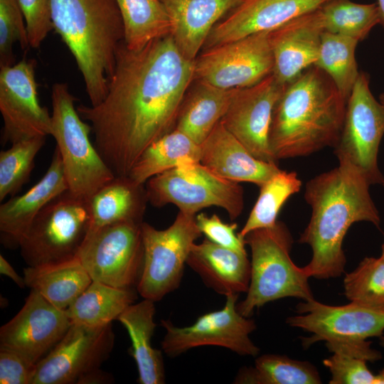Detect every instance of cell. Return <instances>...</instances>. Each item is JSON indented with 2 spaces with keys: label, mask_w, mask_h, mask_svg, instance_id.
<instances>
[{
  "label": "cell",
  "mask_w": 384,
  "mask_h": 384,
  "mask_svg": "<svg viewBox=\"0 0 384 384\" xmlns=\"http://www.w3.org/2000/svg\"><path fill=\"white\" fill-rule=\"evenodd\" d=\"M193 80L194 60L180 53L171 34L137 50L119 44L105 98L77 107L115 176H127L142 152L174 129Z\"/></svg>",
  "instance_id": "1"
},
{
  "label": "cell",
  "mask_w": 384,
  "mask_h": 384,
  "mask_svg": "<svg viewBox=\"0 0 384 384\" xmlns=\"http://www.w3.org/2000/svg\"><path fill=\"white\" fill-rule=\"evenodd\" d=\"M370 186L356 169L342 163L306 183L304 199L311 214L299 242L312 251L310 262L302 267L309 277L327 279L343 273V241L353 223L366 221L379 228L380 218Z\"/></svg>",
  "instance_id": "2"
},
{
  "label": "cell",
  "mask_w": 384,
  "mask_h": 384,
  "mask_svg": "<svg viewBox=\"0 0 384 384\" xmlns=\"http://www.w3.org/2000/svg\"><path fill=\"white\" fill-rule=\"evenodd\" d=\"M346 105L331 79L315 65L284 85L273 107L269 129L274 159L279 161L334 148Z\"/></svg>",
  "instance_id": "3"
},
{
  "label": "cell",
  "mask_w": 384,
  "mask_h": 384,
  "mask_svg": "<svg viewBox=\"0 0 384 384\" xmlns=\"http://www.w3.org/2000/svg\"><path fill=\"white\" fill-rule=\"evenodd\" d=\"M53 29L73 55L91 105L105 98L124 25L115 0H50Z\"/></svg>",
  "instance_id": "4"
},
{
  "label": "cell",
  "mask_w": 384,
  "mask_h": 384,
  "mask_svg": "<svg viewBox=\"0 0 384 384\" xmlns=\"http://www.w3.org/2000/svg\"><path fill=\"white\" fill-rule=\"evenodd\" d=\"M244 240L251 250V273L247 295L237 304L240 314L250 317L255 309L282 298L314 299L309 277L290 257L292 237L282 222L253 230Z\"/></svg>",
  "instance_id": "5"
},
{
  "label": "cell",
  "mask_w": 384,
  "mask_h": 384,
  "mask_svg": "<svg viewBox=\"0 0 384 384\" xmlns=\"http://www.w3.org/2000/svg\"><path fill=\"white\" fill-rule=\"evenodd\" d=\"M52 132L63 161L69 191L89 200L115 175L90 139L92 128L80 116L76 98L65 82L52 87Z\"/></svg>",
  "instance_id": "6"
},
{
  "label": "cell",
  "mask_w": 384,
  "mask_h": 384,
  "mask_svg": "<svg viewBox=\"0 0 384 384\" xmlns=\"http://www.w3.org/2000/svg\"><path fill=\"white\" fill-rule=\"evenodd\" d=\"M90 228L89 200L68 190L50 201L36 215L21 242V255L30 267L74 259Z\"/></svg>",
  "instance_id": "7"
},
{
  "label": "cell",
  "mask_w": 384,
  "mask_h": 384,
  "mask_svg": "<svg viewBox=\"0 0 384 384\" xmlns=\"http://www.w3.org/2000/svg\"><path fill=\"white\" fill-rule=\"evenodd\" d=\"M148 201L156 207L176 206L179 211L196 215L217 206L235 220L244 208V191L239 183L222 178L200 161H185L151 177L145 183Z\"/></svg>",
  "instance_id": "8"
},
{
  "label": "cell",
  "mask_w": 384,
  "mask_h": 384,
  "mask_svg": "<svg viewBox=\"0 0 384 384\" xmlns=\"http://www.w3.org/2000/svg\"><path fill=\"white\" fill-rule=\"evenodd\" d=\"M114 343L112 324L90 326L73 323L57 345L36 363L31 384L110 383L100 367Z\"/></svg>",
  "instance_id": "9"
},
{
  "label": "cell",
  "mask_w": 384,
  "mask_h": 384,
  "mask_svg": "<svg viewBox=\"0 0 384 384\" xmlns=\"http://www.w3.org/2000/svg\"><path fill=\"white\" fill-rule=\"evenodd\" d=\"M196 215L179 211L164 230L142 222L144 264L137 290L144 299L160 301L179 287L191 247L202 235Z\"/></svg>",
  "instance_id": "10"
},
{
  "label": "cell",
  "mask_w": 384,
  "mask_h": 384,
  "mask_svg": "<svg viewBox=\"0 0 384 384\" xmlns=\"http://www.w3.org/2000/svg\"><path fill=\"white\" fill-rule=\"evenodd\" d=\"M384 134V105L370 89L368 73L360 72L348 99L339 139L334 147L338 162L361 172L371 184L384 177L378 165L379 146Z\"/></svg>",
  "instance_id": "11"
},
{
  "label": "cell",
  "mask_w": 384,
  "mask_h": 384,
  "mask_svg": "<svg viewBox=\"0 0 384 384\" xmlns=\"http://www.w3.org/2000/svg\"><path fill=\"white\" fill-rule=\"evenodd\" d=\"M142 223L125 222L89 230L77 257L92 281L137 288L144 264Z\"/></svg>",
  "instance_id": "12"
},
{
  "label": "cell",
  "mask_w": 384,
  "mask_h": 384,
  "mask_svg": "<svg viewBox=\"0 0 384 384\" xmlns=\"http://www.w3.org/2000/svg\"><path fill=\"white\" fill-rule=\"evenodd\" d=\"M269 31L214 46L194 60V80L223 89L252 86L273 73Z\"/></svg>",
  "instance_id": "13"
},
{
  "label": "cell",
  "mask_w": 384,
  "mask_h": 384,
  "mask_svg": "<svg viewBox=\"0 0 384 384\" xmlns=\"http://www.w3.org/2000/svg\"><path fill=\"white\" fill-rule=\"evenodd\" d=\"M238 294L226 296L220 310L206 313L191 326H175L169 319H161L166 329L161 349L168 356L176 357L199 346H217L240 356H256L260 348L250 338L256 329L253 319L240 314L237 309Z\"/></svg>",
  "instance_id": "14"
},
{
  "label": "cell",
  "mask_w": 384,
  "mask_h": 384,
  "mask_svg": "<svg viewBox=\"0 0 384 384\" xmlns=\"http://www.w3.org/2000/svg\"><path fill=\"white\" fill-rule=\"evenodd\" d=\"M35 67L34 60L26 58L12 65L0 67L4 143L11 144L33 137L51 136V114L39 102Z\"/></svg>",
  "instance_id": "15"
},
{
  "label": "cell",
  "mask_w": 384,
  "mask_h": 384,
  "mask_svg": "<svg viewBox=\"0 0 384 384\" xmlns=\"http://www.w3.org/2000/svg\"><path fill=\"white\" fill-rule=\"evenodd\" d=\"M296 309L300 315L287 318V323L312 334L303 340L304 347L321 341H362L384 332V311L354 303L331 306L313 299L299 303Z\"/></svg>",
  "instance_id": "16"
},
{
  "label": "cell",
  "mask_w": 384,
  "mask_h": 384,
  "mask_svg": "<svg viewBox=\"0 0 384 384\" xmlns=\"http://www.w3.org/2000/svg\"><path fill=\"white\" fill-rule=\"evenodd\" d=\"M284 87L272 74L252 86L237 88L220 119L255 158L266 162L278 163L268 135L272 110Z\"/></svg>",
  "instance_id": "17"
},
{
  "label": "cell",
  "mask_w": 384,
  "mask_h": 384,
  "mask_svg": "<svg viewBox=\"0 0 384 384\" xmlns=\"http://www.w3.org/2000/svg\"><path fill=\"white\" fill-rule=\"evenodd\" d=\"M72 324L65 310L31 290L21 310L1 327L0 347L16 351L36 364L57 345Z\"/></svg>",
  "instance_id": "18"
},
{
  "label": "cell",
  "mask_w": 384,
  "mask_h": 384,
  "mask_svg": "<svg viewBox=\"0 0 384 384\" xmlns=\"http://www.w3.org/2000/svg\"><path fill=\"white\" fill-rule=\"evenodd\" d=\"M329 0H242L211 30L203 50L270 31L321 7ZM202 48V50H203Z\"/></svg>",
  "instance_id": "19"
},
{
  "label": "cell",
  "mask_w": 384,
  "mask_h": 384,
  "mask_svg": "<svg viewBox=\"0 0 384 384\" xmlns=\"http://www.w3.org/2000/svg\"><path fill=\"white\" fill-rule=\"evenodd\" d=\"M324 32L319 9L294 18L268 33L272 75L284 85L315 64Z\"/></svg>",
  "instance_id": "20"
},
{
  "label": "cell",
  "mask_w": 384,
  "mask_h": 384,
  "mask_svg": "<svg viewBox=\"0 0 384 384\" xmlns=\"http://www.w3.org/2000/svg\"><path fill=\"white\" fill-rule=\"evenodd\" d=\"M69 190L61 156L55 146L46 174L28 191L0 206V239L6 247L19 248L33 220L53 198Z\"/></svg>",
  "instance_id": "21"
},
{
  "label": "cell",
  "mask_w": 384,
  "mask_h": 384,
  "mask_svg": "<svg viewBox=\"0 0 384 384\" xmlns=\"http://www.w3.org/2000/svg\"><path fill=\"white\" fill-rule=\"evenodd\" d=\"M200 162L219 176L260 187L280 169L255 158L220 121L200 145Z\"/></svg>",
  "instance_id": "22"
},
{
  "label": "cell",
  "mask_w": 384,
  "mask_h": 384,
  "mask_svg": "<svg viewBox=\"0 0 384 384\" xmlns=\"http://www.w3.org/2000/svg\"><path fill=\"white\" fill-rule=\"evenodd\" d=\"M180 53L195 60L213 28L242 0H161Z\"/></svg>",
  "instance_id": "23"
},
{
  "label": "cell",
  "mask_w": 384,
  "mask_h": 384,
  "mask_svg": "<svg viewBox=\"0 0 384 384\" xmlns=\"http://www.w3.org/2000/svg\"><path fill=\"white\" fill-rule=\"evenodd\" d=\"M186 264L208 287L225 297L247 292L251 264L247 253L218 245L208 238L194 243Z\"/></svg>",
  "instance_id": "24"
},
{
  "label": "cell",
  "mask_w": 384,
  "mask_h": 384,
  "mask_svg": "<svg viewBox=\"0 0 384 384\" xmlns=\"http://www.w3.org/2000/svg\"><path fill=\"white\" fill-rule=\"evenodd\" d=\"M148 201L145 184L115 176L89 199L90 230L125 222L142 223Z\"/></svg>",
  "instance_id": "25"
},
{
  "label": "cell",
  "mask_w": 384,
  "mask_h": 384,
  "mask_svg": "<svg viewBox=\"0 0 384 384\" xmlns=\"http://www.w3.org/2000/svg\"><path fill=\"white\" fill-rule=\"evenodd\" d=\"M154 302L144 299L138 303H133L117 319L130 337V353L137 366V381L140 384L165 383L162 351L151 345V338L156 326L154 321Z\"/></svg>",
  "instance_id": "26"
},
{
  "label": "cell",
  "mask_w": 384,
  "mask_h": 384,
  "mask_svg": "<svg viewBox=\"0 0 384 384\" xmlns=\"http://www.w3.org/2000/svg\"><path fill=\"white\" fill-rule=\"evenodd\" d=\"M182 102L176 129L201 145L225 114L237 88L223 89L193 80Z\"/></svg>",
  "instance_id": "27"
},
{
  "label": "cell",
  "mask_w": 384,
  "mask_h": 384,
  "mask_svg": "<svg viewBox=\"0 0 384 384\" xmlns=\"http://www.w3.org/2000/svg\"><path fill=\"white\" fill-rule=\"evenodd\" d=\"M26 286L65 310L92 282L78 257L23 269Z\"/></svg>",
  "instance_id": "28"
},
{
  "label": "cell",
  "mask_w": 384,
  "mask_h": 384,
  "mask_svg": "<svg viewBox=\"0 0 384 384\" xmlns=\"http://www.w3.org/2000/svg\"><path fill=\"white\" fill-rule=\"evenodd\" d=\"M137 288H118L92 281L65 309L73 323L102 326L117 320L137 299Z\"/></svg>",
  "instance_id": "29"
},
{
  "label": "cell",
  "mask_w": 384,
  "mask_h": 384,
  "mask_svg": "<svg viewBox=\"0 0 384 384\" xmlns=\"http://www.w3.org/2000/svg\"><path fill=\"white\" fill-rule=\"evenodd\" d=\"M201 146L174 129L150 144L140 155L128 176L137 184L172 169L183 161H200Z\"/></svg>",
  "instance_id": "30"
},
{
  "label": "cell",
  "mask_w": 384,
  "mask_h": 384,
  "mask_svg": "<svg viewBox=\"0 0 384 384\" xmlns=\"http://www.w3.org/2000/svg\"><path fill=\"white\" fill-rule=\"evenodd\" d=\"M124 25V43L140 50L150 42L171 34V23L161 0H115Z\"/></svg>",
  "instance_id": "31"
},
{
  "label": "cell",
  "mask_w": 384,
  "mask_h": 384,
  "mask_svg": "<svg viewBox=\"0 0 384 384\" xmlns=\"http://www.w3.org/2000/svg\"><path fill=\"white\" fill-rule=\"evenodd\" d=\"M234 383L240 384H319V373L310 363L277 354H264L255 366L239 370Z\"/></svg>",
  "instance_id": "32"
},
{
  "label": "cell",
  "mask_w": 384,
  "mask_h": 384,
  "mask_svg": "<svg viewBox=\"0 0 384 384\" xmlns=\"http://www.w3.org/2000/svg\"><path fill=\"white\" fill-rule=\"evenodd\" d=\"M358 43L348 36L324 31L314 64L329 75L347 101L360 74L355 57Z\"/></svg>",
  "instance_id": "33"
},
{
  "label": "cell",
  "mask_w": 384,
  "mask_h": 384,
  "mask_svg": "<svg viewBox=\"0 0 384 384\" xmlns=\"http://www.w3.org/2000/svg\"><path fill=\"white\" fill-rule=\"evenodd\" d=\"M302 181L295 171L280 169L260 188V193L244 226L238 233L244 240L250 232L274 226L287 199L299 191Z\"/></svg>",
  "instance_id": "34"
},
{
  "label": "cell",
  "mask_w": 384,
  "mask_h": 384,
  "mask_svg": "<svg viewBox=\"0 0 384 384\" xmlns=\"http://www.w3.org/2000/svg\"><path fill=\"white\" fill-rule=\"evenodd\" d=\"M324 31L340 34L359 42L380 23L377 4H358L351 0H329L319 8Z\"/></svg>",
  "instance_id": "35"
},
{
  "label": "cell",
  "mask_w": 384,
  "mask_h": 384,
  "mask_svg": "<svg viewBox=\"0 0 384 384\" xmlns=\"http://www.w3.org/2000/svg\"><path fill=\"white\" fill-rule=\"evenodd\" d=\"M343 287L350 302L384 311V257H365L346 274Z\"/></svg>",
  "instance_id": "36"
},
{
  "label": "cell",
  "mask_w": 384,
  "mask_h": 384,
  "mask_svg": "<svg viewBox=\"0 0 384 384\" xmlns=\"http://www.w3.org/2000/svg\"><path fill=\"white\" fill-rule=\"evenodd\" d=\"M46 137H37L11 144L0 152V201L14 196L27 182L35 157L43 146Z\"/></svg>",
  "instance_id": "37"
},
{
  "label": "cell",
  "mask_w": 384,
  "mask_h": 384,
  "mask_svg": "<svg viewBox=\"0 0 384 384\" xmlns=\"http://www.w3.org/2000/svg\"><path fill=\"white\" fill-rule=\"evenodd\" d=\"M23 12L18 0H0V67L15 63L14 45L29 46Z\"/></svg>",
  "instance_id": "38"
},
{
  "label": "cell",
  "mask_w": 384,
  "mask_h": 384,
  "mask_svg": "<svg viewBox=\"0 0 384 384\" xmlns=\"http://www.w3.org/2000/svg\"><path fill=\"white\" fill-rule=\"evenodd\" d=\"M367 361L341 353L323 361L331 374L330 384H384V369L373 374L368 368Z\"/></svg>",
  "instance_id": "39"
},
{
  "label": "cell",
  "mask_w": 384,
  "mask_h": 384,
  "mask_svg": "<svg viewBox=\"0 0 384 384\" xmlns=\"http://www.w3.org/2000/svg\"><path fill=\"white\" fill-rule=\"evenodd\" d=\"M23 14L29 46L40 47L53 29L50 0H18Z\"/></svg>",
  "instance_id": "40"
},
{
  "label": "cell",
  "mask_w": 384,
  "mask_h": 384,
  "mask_svg": "<svg viewBox=\"0 0 384 384\" xmlns=\"http://www.w3.org/2000/svg\"><path fill=\"white\" fill-rule=\"evenodd\" d=\"M196 221L201 233L210 241L222 247L247 253L245 240L235 233L237 223H225L216 214L209 217L203 213L196 215Z\"/></svg>",
  "instance_id": "41"
},
{
  "label": "cell",
  "mask_w": 384,
  "mask_h": 384,
  "mask_svg": "<svg viewBox=\"0 0 384 384\" xmlns=\"http://www.w3.org/2000/svg\"><path fill=\"white\" fill-rule=\"evenodd\" d=\"M36 367L17 351L0 347L1 384H31Z\"/></svg>",
  "instance_id": "42"
},
{
  "label": "cell",
  "mask_w": 384,
  "mask_h": 384,
  "mask_svg": "<svg viewBox=\"0 0 384 384\" xmlns=\"http://www.w3.org/2000/svg\"><path fill=\"white\" fill-rule=\"evenodd\" d=\"M328 350L333 353H341L374 362L382 358L380 351L371 348L366 340L356 342H326Z\"/></svg>",
  "instance_id": "43"
},
{
  "label": "cell",
  "mask_w": 384,
  "mask_h": 384,
  "mask_svg": "<svg viewBox=\"0 0 384 384\" xmlns=\"http://www.w3.org/2000/svg\"><path fill=\"white\" fill-rule=\"evenodd\" d=\"M0 273L10 277L19 287H26L24 278L18 274L2 255H0Z\"/></svg>",
  "instance_id": "44"
},
{
  "label": "cell",
  "mask_w": 384,
  "mask_h": 384,
  "mask_svg": "<svg viewBox=\"0 0 384 384\" xmlns=\"http://www.w3.org/2000/svg\"><path fill=\"white\" fill-rule=\"evenodd\" d=\"M377 1L380 16V24L384 28V0H377Z\"/></svg>",
  "instance_id": "45"
},
{
  "label": "cell",
  "mask_w": 384,
  "mask_h": 384,
  "mask_svg": "<svg viewBox=\"0 0 384 384\" xmlns=\"http://www.w3.org/2000/svg\"><path fill=\"white\" fill-rule=\"evenodd\" d=\"M379 343L384 348V336L383 335L379 337Z\"/></svg>",
  "instance_id": "46"
},
{
  "label": "cell",
  "mask_w": 384,
  "mask_h": 384,
  "mask_svg": "<svg viewBox=\"0 0 384 384\" xmlns=\"http://www.w3.org/2000/svg\"><path fill=\"white\" fill-rule=\"evenodd\" d=\"M379 100H380V102L384 105V93H382L379 96Z\"/></svg>",
  "instance_id": "47"
},
{
  "label": "cell",
  "mask_w": 384,
  "mask_h": 384,
  "mask_svg": "<svg viewBox=\"0 0 384 384\" xmlns=\"http://www.w3.org/2000/svg\"><path fill=\"white\" fill-rule=\"evenodd\" d=\"M381 248H382L381 256L384 257V242L383 243Z\"/></svg>",
  "instance_id": "48"
},
{
  "label": "cell",
  "mask_w": 384,
  "mask_h": 384,
  "mask_svg": "<svg viewBox=\"0 0 384 384\" xmlns=\"http://www.w3.org/2000/svg\"><path fill=\"white\" fill-rule=\"evenodd\" d=\"M382 184H383V186H384V181H383V182L382 183Z\"/></svg>",
  "instance_id": "49"
}]
</instances>
